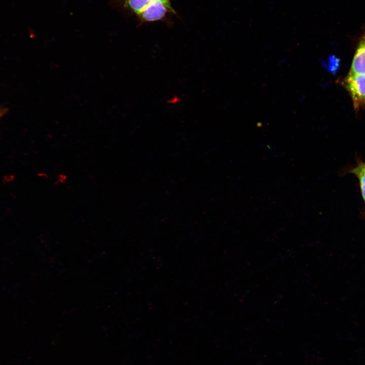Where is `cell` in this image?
I'll return each instance as SVG.
<instances>
[{
	"instance_id": "cell-6",
	"label": "cell",
	"mask_w": 365,
	"mask_h": 365,
	"mask_svg": "<svg viewBox=\"0 0 365 365\" xmlns=\"http://www.w3.org/2000/svg\"><path fill=\"white\" fill-rule=\"evenodd\" d=\"M328 71L333 74H335L340 66V60L335 56H330L326 65Z\"/></svg>"
},
{
	"instance_id": "cell-5",
	"label": "cell",
	"mask_w": 365,
	"mask_h": 365,
	"mask_svg": "<svg viewBox=\"0 0 365 365\" xmlns=\"http://www.w3.org/2000/svg\"><path fill=\"white\" fill-rule=\"evenodd\" d=\"M154 0H125V5L137 16Z\"/></svg>"
},
{
	"instance_id": "cell-3",
	"label": "cell",
	"mask_w": 365,
	"mask_h": 365,
	"mask_svg": "<svg viewBox=\"0 0 365 365\" xmlns=\"http://www.w3.org/2000/svg\"><path fill=\"white\" fill-rule=\"evenodd\" d=\"M349 73L365 74V32L358 43Z\"/></svg>"
},
{
	"instance_id": "cell-7",
	"label": "cell",
	"mask_w": 365,
	"mask_h": 365,
	"mask_svg": "<svg viewBox=\"0 0 365 365\" xmlns=\"http://www.w3.org/2000/svg\"><path fill=\"white\" fill-rule=\"evenodd\" d=\"M7 112V109L0 106V118L3 117Z\"/></svg>"
},
{
	"instance_id": "cell-2",
	"label": "cell",
	"mask_w": 365,
	"mask_h": 365,
	"mask_svg": "<svg viewBox=\"0 0 365 365\" xmlns=\"http://www.w3.org/2000/svg\"><path fill=\"white\" fill-rule=\"evenodd\" d=\"M355 108L365 105V74L349 73L344 81Z\"/></svg>"
},
{
	"instance_id": "cell-1",
	"label": "cell",
	"mask_w": 365,
	"mask_h": 365,
	"mask_svg": "<svg viewBox=\"0 0 365 365\" xmlns=\"http://www.w3.org/2000/svg\"><path fill=\"white\" fill-rule=\"evenodd\" d=\"M175 14L171 0H154L138 15L141 23L163 20L168 14Z\"/></svg>"
},
{
	"instance_id": "cell-4",
	"label": "cell",
	"mask_w": 365,
	"mask_h": 365,
	"mask_svg": "<svg viewBox=\"0 0 365 365\" xmlns=\"http://www.w3.org/2000/svg\"><path fill=\"white\" fill-rule=\"evenodd\" d=\"M350 171L358 179L362 198L365 203V163L359 161Z\"/></svg>"
}]
</instances>
